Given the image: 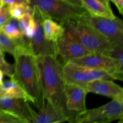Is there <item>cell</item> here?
<instances>
[{
    "mask_svg": "<svg viewBox=\"0 0 123 123\" xmlns=\"http://www.w3.org/2000/svg\"><path fill=\"white\" fill-rule=\"evenodd\" d=\"M7 6L11 17L17 20L22 18L26 13L32 12V7L27 4L14 3Z\"/></svg>",
    "mask_w": 123,
    "mask_h": 123,
    "instance_id": "obj_19",
    "label": "cell"
},
{
    "mask_svg": "<svg viewBox=\"0 0 123 123\" xmlns=\"http://www.w3.org/2000/svg\"><path fill=\"white\" fill-rule=\"evenodd\" d=\"M11 18L12 17L8 12L7 6L6 5H3L0 10V29H2Z\"/></svg>",
    "mask_w": 123,
    "mask_h": 123,
    "instance_id": "obj_23",
    "label": "cell"
},
{
    "mask_svg": "<svg viewBox=\"0 0 123 123\" xmlns=\"http://www.w3.org/2000/svg\"><path fill=\"white\" fill-rule=\"evenodd\" d=\"M32 7V15L36 22V29L33 37L28 38V45L32 54L36 56L48 55H56L55 43L46 38L43 31L42 22L44 17L39 10L35 6Z\"/></svg>",
    "mask_w": 123,
    "mask_h": 123,
    "instance_id": "obj_9",
    "label": "cell"
},
{
    "mask_svg": "<svg viewBox=\"0 0 123 123\" xmlns=\"http://www.w3.org/2000/svg\"><path fill=\"white\" fill-rule=\"evenodd\" d=\"M4 74L3 73V72L0 70V85L2 84V82H4Z\"/></svg>",
    "mask_w": 123,
    "mask_h": 123,
    "instance_id": "obj_27",
    "label": "cell"
},
{
    "mask_svg": "<svg viewBox=\"0 0 123 123\" xmlns=\"http://www.w3.org/2000/svg\"><path fill=\"white\" fill-rule=\"evenodd\" d=\"M64 79L66 84H73L84 88L89 82L96 79L114 80L111 76L102 70L90 68L74 63L71 61L62 66Z\"/></svg>",
    "mask_w": 123,
    "mask_h": 123,
    "instance_id": "obj_6",
    "label": "cell"
},
{
    "mask_svg": "<svg viewBox=\"0 0 123 123\" xmlns=\"http://www.w3.org/2000/svg\"><path fill=\"white\" fill-rule=\"evenodd\" d=\"M71 62L90 68L102 70L111 76L114 80L123 79V64L114 58L102 54L91 53Z\"/></svg>",
    "mask_w": 123,
    "mask_h": 123,
    "instance_id": "obj_8",
    "label": "cell"
},
{
    "mask_svg": "<svg viewBox=\"0 0 123 123\" xmlns=\"http://www.w3.org/2000/svg\"><path fill=\"white\" fill-rule=\"evenodd\" d=\"M29 1H30V0H29Z\"/></svg>",
    "mask_w": 123,
    "mask_h": 123,
    "instance_id": "obj_30",
    "label": "cell"
},
{
    "mask_svg": "<svg viewBox=\"0 0 123 123\" xmlns=\"http://www.w3.org/2000/svg\"><path fill=\"white\" fill-rule=\"evenodd\" d=\"M40 82L44 99L49 101L56 109L72 118L75 114L66 109L65 83L62 73V64L54 55L36 57Z\"/></svg>",
    "mask_w": 123,
    "mask_h": 123,
    "instance_id": "obj_2",
    "label": "cell"
},
{
    "mask_svg": "<svg viewBox=\"0 0 123 123\" xmlns=\"http://www.w3.org/2000/svg\"><path fill=\"white\" fill-rule=\"evenodd\" d=\"M88 92H92L112 99L123 100V89L110 79H96L89 82L85 88Z\"/></svg>",
    "mask_w": 123,
    "mask_h": 123,
    "instance_id": "obj_13",
    "label": "cell"
},
{
    "mask_svg": "<svg viewBox=\"0 0 123 123\" xmlns=\"http://www.w3.org/2000/svg\"><path fill=\"white\" fill-rule=\"evenodd\" d=\"M35 111L32 123H72V118L63 112L56 109L49 101L44 100L43 105Z\"/></svg>",
    "mask_w": 123,
    "mask_h": 123,
    "instance_id": "obj_14",
    "label": "cell"
},
{
    "mask_svg": "<svg viewBox=\"0 0 123 123\" xmlns=\"http://www.w3.org/2000/svg\"><path fill=\"white\" fill-rule=\"evenodd\" d=\"M62 26L64 34L76 40L91 53L109 56L112 43L90 25L79 19L67 22Z\"/></svg>",
    "mask_w": 123,
    "mask_h": 123,
    "instance_id": "obj_3",
    "label": "cell"
},
{
    "mask_svg": "<svg viewBox=\"0 0 123 123\" xmlns=\"http://www.w3.org/2000/svg\"><path fill=\"white\" fill-rule=\"evenodd\" d=\"M4 4L8 6V5L12 4L14 3H24L30 4L29 0H2Z\"/></svg>",
    "mask_w": 123,
    "mask_h": 123,
    "instance_id": "obj_24",
    "label": "cell"
},
{
    "mask_svg": "<svg viewBox=\"0 0 123 123\" xmlns=\"http://www.w3.org/2000/svg\"><path fill=\"white\" fill-rule=\"evenodd\" d=\"M80 20L94 28L111 43L123 44V22L120 18L96 16L86 12Z\"/></svg>",
    "mask_w": 123,
    "mask_h": 123,
    "instance_id": "obj_7",
    "label": "cell"
},
{
    "mask_svg": "<svg viewBox=\"0 0 123 123\" xmlns=\"http://www.w3.org/2000/svg\"><path fill=\"white\" fill-rule=\"evenodd\" d=\"M88 93L86 89L82 86L73 84H66L65 96L67 110L74 114L85 110Z\"/></svg>",
    "mask_w": 123,
    "mask_h": 123,
    "instance_id": "obj_12",
    "label": "cell"
},
{
    "mask_svg": "<svg viewBox=\"0 0 123 123\" xmlns=\"http://www.w3.org/2000/svg\"><path fill=\"white\" fill-rule=\"evenodd\" d=\"M0 123H26V122L12 113L0 110Z\"/></svg>",
    "mask_w": 123,
    "mask_h": 123,
    "instance_id": "obj_22",
    "label": "cell"
},
{
    "mask_svg": "<svg viewBox=\"0 0 123 123\" xmlns=\"http://www.w3.org/2000/svg\"><path fill=\"white\" fill-rule=\"evenodd\" d=\"M0 70L3 72L4 75L7 76L10 78H13L14 72V64L8 63L5 60L4 52L0 50Z\"/></svg>",
    "mask_w": 123,
    "mask_h": 123,
    "instance_id": "obj_21",
    "label": "cell"
},
{
    "mask_svg": "<svg viewBox=\"0 0 123 123\" xmlns=\"http://www.w3.org/2000/svg\"><path fill=\"white\" fill-rule=\"evenodd\" d=\"M1 30L8 37L14 40L20 39L24 36L20 31L18 20L13 18H10Z\"/></svg>",
    "mask_w": 123,
    "mask_h": 123,
    "instance_id": "obj_18",
    "label": "cell"
},
{
    "mask_svg": "<svg viewBox=\"0 0 123 123\" xmlns=\"http://www.w3.org/2000/svg\"><path fill=\"white\" fill-rule=\"evenodd\" d=\"M2 91H1V88H0V98H1V96H2Z\"/></svg>",
    "mask_w": 123,
    "mask_h": 123,
    "instance_id": "obj_29",
    "label": "cell"
},
{
    "mask_svg": "<svg viewBox=\"0 0 123 123\" xmlns=\"http://www.w3.org/2000/svg\"><path fill=\"white\" fill-rule=\"evenodd\" d=\"M0 110L14 114L24 120L26 123H32L36 111L32 109L28 101L6 96H1L0 98Z\"/></svg>",
    "mask_w": 123,
    "mask_h": 123,
    "instance_id": "obj_11",
    "label": "cell"
},
{
    "mask_svg": "<svg viewBox=\"0 0 123 123\" xmlns=\"http://www.w3.org/2000/svg\"><path fill=\"white\" fill-rule=\"evenodd\" d=\"M3 5H4V3H3V2L2 1V0H0V10H1V7L3 6Z\"/></svg>",
    "mask_w": 123,
    "mask_h": 123,
    "instance_id": "obj_28",
    "label": "cell"
},
{
    "mask_svg": "<svg viewBox=\"0 0 123 123\" xmlns=\"http://www.w3.org/2000/svg\"><path fill=\"white\" fill-rule=\"evenodd\" d=\"M55 43L56 56H60L62 60V64L73 59L78 58L91 54L87 49L76 40L64 34Z\"/></svg>",
    "mask_w": 123,
    "mask_h": 123,
    "instance_id": "obj_10",
    "label": "cell"
},
{
    "mask_svg": "<svg viewBox=\"0 0 123 123\" xmlns=\"http://www.w3.org/2000/svg\"><path fill=\"white\" fill-rule=\"evenodd\" d=\"M0 88L2 91V96L22 98L31 103L30 97L14 78H12L10 80L3 82L0 85Z\"/></svg>",
    "mask_w": 123,
    "mask_h": 123,
    "instance_id": "obj_16",
    "label": "cell"
},
{
    "mask_svg": "<svg viewBox=\"0 0 123 123\" xmlns=\"http://www.w3.org/2000/svg\"><path fill=\"white\" fill-rule=\"evenodd\" d=\"M123 118V100L112 99L98 108L87 109L74 115L73 123H108Z\"/></svg>",
    "mask_w": 123,
    "mask_h": 123,
    "instance_id": "obj_5",
    "label": "cell"
},
{
    "mask_svg": "<svg viewBox=\"0 0 123 123\" xmlns=\"http://www.w3.org/2000/svg\"><path fill=\"white\" fill-rule=\"evenodd\" d=\"M64 1L70 2V3L72 4L75 5V6H79V7H82V4L80 0H64Z\"/></svg>",
    "mask_w": 123,
    "mask_h": 123,
    "instance_id": "obj_26",
    "label": "cell"
},
{
    "mask_svg": "<svg viewBox=\"0 0 123 123\" xmlns=\"http://www.w3.org/2000/svg\"><path fill=\"white\" fill-rule=\"evenodd\" d=\"M30 4L35 6L42 15L63 25L67 22L80 19L86 11L64 0H30Z\"/></svg>",
    "mask_w": 123,
    "mask_h": 123,
    "instance_id": "obj_4",
    "label": "cell"
},
{
    "mask_svg": "<svg viewBox=\"0 0 123 123\" xmlns=\"http://www.w3.org/2000/svg\"><path fill=\"white\" fill-rule=\"evenodd\" d=\"M82 7L91 15L114 18V14L109 0H80Z\"/></svg>",
    "mask_w": 123,
    "mask_h": 123,
    "instance_id": "obj_15",
    "label": "cell"
},
{
    "mask_svg": "<svg viewBox=\"0 0 123 123\" xmlns=\"http://www.w3.org/2000/svg\"><path fill=\"white\" fill-rule=\"evenodd\" d=\"M42 25L46 38L49 41L56 42L64 34L63 26L50 18H43Z\"/></svg>",
    "mask_w": 123,
    "mask_h": 123,
    "instance_id": "obj_17",
    "label": "cell"
},
{
    "mask_svg": "<svg viewBox=\"0 0 123 123\" xmlns=\"http://www.w3.org/2000/svg\"><path fill=\"white\" fill-rule=\"evenodd\" d=\"M13 57L14 72L13 78L27 93L31 98V103L39 109L45 99L40 82L36 56L31 52L28 38L25 36L18 40Z\"/></svg>",
    "mask_w": 123,
    "mask_h": 123,
    "instance_id": "obj_1",
    "label": "cell"
},
{
    "mask_svg": "<svg viewBox=\"0 0 123 123\" xmlns=\"http://www.w3.org/2000/svg\"><path fill=\"white\" fill-rule=\"evenodd\" d=\"M115 4L118 10L119 13L123 14V0H109Z\"/></svg>",
    "mask_w": 123,
    "mask_h": 123,
    "instance_id": "obj_25",
    "label": "cell"
},
{
    "mask_svg": "<svg viewBox=\"0 0 123 123\" xmlns=\"http://www.w3.org/2000/svg\"><path fill=\"white\" fill-rule=\"evenodd\" d=\"M18 40H14L8 37L0 29V50L3 52H7L14 55L16 48L18 44Z\"/></svg>",
    "mask_w": 123,
    "mask_h": 123,
    "instance_id": "obj_20",
    "label": "cell"
}]
</instances>
